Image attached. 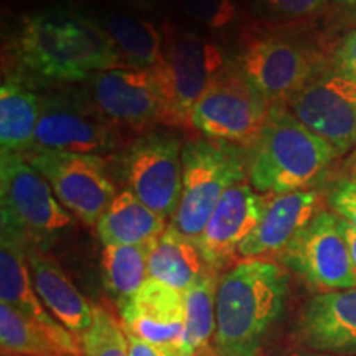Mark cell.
I'll list each match as a JSON object with an SVG mask.
<instances>
[{"label":"cell","instance_id":"cell-1","mask_svg":"<svg viewBox=\"0 0 356 356\" xmlns=\"http://www.w3.org/2000/svg\"><path fill=\"white\" fill-rule=\"evenodd\" d=\"M15 51L26 71L51 83H78L101 71L124 68L104 29L68 8L26 15L17 35Z\"/></svg>","mask_w":356,"mask_h":356},{"label":"cell","instance_id":"cell-2","mask_svg":"<svg viewBox=\"0 0 356 356\" xmlns=\"http://www.w3.org/2000/svg\"><path fill=\"white\" fill-rule=\"evenodd\" d=\"M287 297L289 274L277 262H238L218 280L213 346L222 356H259Z\"/></svg>","mask_w":356,"mask_h":356},{"label":"cell","instance_id":"cell-3","mask_svg":"<svg viewBox=\"0 0 356 356\" xmlns=\"http://www.w3.org/2000/svg\"><path fill=\"white\" fill-rule=\"evenodd\" d=\"M341 155L305 127L291 109L270 106L267 121L248 157V178L262 195L307 190Z\"/></svg>","mask_w":356,"mask_h":356},{"label":"cell","instance_id":"cell-4","mask_svg":"<svg viewBox=\"0 0 356 356\" xmlns=\"http://www.w3.org/2000/svg\"><path fill=\"white\" fill-rule=\"evenodd\" d=\"M181 197L168 229L197 243L225 191L248 177V160L234 144L197 139L184 145Z\"/></svg>","mask_w":356,"mask_h":356},{"label":"cell","instance_id":"cell-5","mask_svg":"<svg viewBox=\"0 0 356 356\" xmlns=\"http://www.w3.org/2000/svg\"><path fill=\"white\" fill-rule=\"evenodd\" d=\"M226 68L216 43L190 32L168 30L162 60L150 70L162 99V124L188 126L195 106Z\"/></svg>","mask_w":356,"mask_h":356},{"label":"cell","instance_id":"cell-6","mask_svg":"<svg viewBox=\"0 0 356 356\" xmlns=\"http://www.w3.org/2000/svg\"><path fill=\"white\" fill-rule=\"evenodd\" d=\"M0 200L2 228L15 231L26 246L43 249L73 225V215L24 154L0 157Z\"/></svg>","mask_w":356,"mask_h":356},{"label":"cell","instance_id":"cell-7","mask_svg":"<svg viewBox=\"0 0 356 356\" xmlns=\"http://www.w3.org/2000/svg\"><path fill=\"white\" fill-rule=\"evenodd\" d=\"M270 104L241 70L226 68L191 113L190 126L207 139L226 144H254Z\"/></svg>","mask_w":356,"mask_h":356},{"label":"cell","instance_id":"cell-8","mask_svg":"<svg viewBox=\"0 0 356 356\" xmlns=\"http://www.w3.org/2000/svg\"><path fill=\"white\" fill-rule=\"evenodd\" d=\"M275 257L280 266L323 292L356 289L353 259L332 211L320 210Z\"/></svg>","mask_w":356,"mask_h":356},{"label":"cell","instance_id":"cell-9","mask_svg":"<svg viewBox=\"0 0 356 356\" xmlns=\"http://www.w3.org/2000/svg\"><path fill=\"white\" fill-rule=\"evenodd\" d=\"M25 157L47 178L66 210L89 226L97 225L118 195L99 155L32 150Z\"/></svg>","mask_w":356,"mask_h":356},{"label":"cell","instance_id":"cell-10","mask_svg":"<svg viewBox=\"0 0 356 356\" xmlns=\"http://www.w3.org/2000/svg\"><path fill=\"white\" fill-rule=\"evenodd\" d=\"M184 147L170 132H149L129 145L124 173L129 190L145 207L170 221L181 197Z\"/></svg>","mask_w":356,"mask_h":356},{"label":"cell","instance_id":"cell-11","mask_svg":"<svg viewBox=\"0 0 356 356\" xmlns=\"http://www.w3.org/2000/svg\"><path fill=\"white\" fill-rule=\"evenodd\" d=\"M289 108L340 154L356 144V81L338 70L315 74L289 101Z\"/></svg>","mask_w":356,"mask_h":356},{"label":"cell","instance_id":"cell-12","mask_svg":"<svg viewBox=\"0 0 356 356\" xmlns=\"http://www.w3.org/2000/svg\"><path fill=\"white\" fill-rule=\"evenodd\" d=\"M121 137L91 104L50 97L43 99L33 150L102 155L114 152ZM32 152V150H30Z\"/></svg>","mask_w":356,"mask_h":356},{"label":"cell","instance_id":"cell-13","mask_svg":"<svg viewBox=\"0 0 356 356\" xmlns=\"http://www.w3.org/2000/svg\"><path fill=\"white\" fill-rule=\"evenodd\" d=\"M126 332L157 350L162 356H185V293L147 279L136 296L119 307Z\"/></svg>","mask_w":356,"mask_h":356},{"label":"cell","instance_id":"cell-14","mask_svg":"<svg viewBox=\"0 0 356 356\" xmlns=\"http://www.w3.org/2000/svg\"><path fill=\"white\" fill-rule=\"evenodd\" d=\"M88 102L114 126L140 129L162 122V99L152 71L111 68L89 78Z\"/></svg>","mask_w":356,"mask_h":356},{"label":"cell","instance_id":"cell-15","mask_svg":"<svg viewBox=\"0 0 356 356\" xmlns=\"http://www.w3.org/2000/svg\"><path fill=\"white\" fill-rule=\"evenodd\" d=\"M241 73L270 106L292 99L315 76L314 61L302 48L279 37H257L241 58Z\"/></svg>","mask_w":356,"mask_h":356},{"label":"cell","instance_id":"cell-16","mask_svg":"<svg viewBox=\"0 0 356 356\" xmlns=\"http://www.w3.org/2000/svg\"><path fill=\"white\" fill-rule=\"evenodd\" d=\"M269 195H262L248 181H239L225 191L208 221L197 246L213 273L228 266L239 244L256 228L264 215Z\"/></svg>","mask_w":356,"mask_h":356},{"label":"cell","instance_id":"cell-17","mask_svg":"<svg viewBox=\"0 0 356 356\" xmlns=\"http://www.w3.org/2000/svg\"><path fill=\"white\" fill-rule=\"evenodd\" d=\"M0 299L2 304L13 307L40 325L70 355L83 356L78 338L53 317L35 292L26 259V243L8 228H2L0 238Z\"/></svg>","mask_w":356,"mask_h":356},{"label":"cell","instance_id":"cell-18","mask_svg":"<svg viewBox=\"0 0 356 356\" xmlns=\"http://www.w3.org/2000/svg\"><path fill=\"white\" fill-rule=\"evenodd\" d=\"M296 332L305 350L356 355V289L312 297L300 312Z\"/></svg>","mask_w":356,"mask_h":356},{"label":"cell","instance_id":"cell-19","mask_svg":"<svg viewBox=\"0 0 356 356\" xmlns=\"http://www.w3.org/2000/svg\"><path fill=\"white\" fill-rule=\"evenodd\" d=\"M318 203L320 197L314 190L269 195L264 215L239 244L236 256L241 259H254L277 254L320 211Z\"/></svg>","mask_w":356,"mask_h":356},{"label":"cell","instance_id":"cell-20","mask_svg":"<svg viewBox=\"0 0 356 356\" xmlns=\"http://www.w3.org/2000/svg\"><path fill=\"white\" fill-rule=\"evenodd\" d=\"M26 259L40 300L53 317L79 340L91 327L95 307L43 249L26 246Z\"/></svg>","mask_w":356,"mask_h":356},{"label":"cell","instance_id":"cell-21","mask_svg":"<svg viewBox=\"0 0 356 356\" xmlns=\"http://www.w3.org/2000/svg\"><path fill=\"white\" fill-rule=\"evenodd\" d=\"M168 221L145 207L131 190H121L97 221L104 246H139L152 243L167 229Z\"/></svg>","mask_w":356,"mask_h":356},{"label":"cell","instance_id":"cell-22","mask_svg":"<svg viewBox=\"0 0 356 356\" xmlns=\"http://www.w3.org/2000/svg\"><path fill=\"white\" fill-rule=\"evenodd\" d=\"M43 99L19 79L7 78L0 86V145L2 154H29L35 136Z\"/></svg>","mask_w":356,"mask_h":356},{"label":"cell","instance_id":"cell-23","mask_svg":"<svg viewBox=\"0 0 356 356\" xmlns=\"http://www.w3.org/2000/svg\"><path fill=\"white\" fill-rule=\"evenodd\" d=\"M121 56L124 68L152 70L163 55V35L132 12H108L97 22Z\"/></svg>","mask_w":356,"mask_h":356},{"label":"cell","instance_id":"cell-24","mask_svg":"<svg viewBox=\"0 0 356 356\" xmlns=\"http://www.w3.org/2000/svg\"><path fill=\"white\" fill-rule=\"evenodd\" d=\"M211 270L197 243L167 229L154 239L149 252V279L186 292L204 273Z\"/></svg>","mask_w":356,"mask_h":356},{"label":"cell","instance_id":"cell-25","mask_svg":"<svg viewBox=\"0 0 356 356\" xmlns=\"http://www.w3.org/2000/svg\"><path fill=\"white\" fill-rule=\"evenodd\" d=\"M150 244L139 246H104L102 273L108 291L113 293L118 307L127 302L149 279Z\"/></svg>","mask_w":356,"mask_h":356},{"label":"cell","instance_id":"cell-26","mask_svg":"<svg viewBox=\"0 0 356 356\" xmlns=\"http://www.w3.org/2000/svg\"><path fill=\"white\" fill-rule=\"evenodd\" d=\"M0 350L2 356H73L40 325L7 304H0Z\"/></svg>","mask_w":356,"mask_h":356},{"label":"cell","instance_id":"cell-27","mask_svg":"<svg viewBox=\"0 0 356 356\" xmlns=\"http://www.w3.org/2000/svg\"><path fill=\"white\" fill-rule=\"evenodd\" d=\"M216 289L218 280L213 270L204 273L185 292L186 323H185V356L210 345L216 328Z\"/></svg>","mask_w":356,"mask_h":356},{"label":"cell","instance_id":"cell-28","mask_svg":"<svg viewBox=\"0 0 356 356\" xmlns=\"http://www.w3.org/2000/svg\"><path fill=\"white\" fill-rule=\"evenodd\" d=\"M79 343L83 356H131L122 323L104 307H95V318Z\"/></svg>","mask_w":356,"mask_h":356},{"label":"cell","instance_id":"cell-29","mask_svg":"<svg viewBox=\"0 0 356 356\" xmlns=\"http://www.w3.org/2000/svg\"><path fill=\"white\" fill-rule=\"evenodd\" d=\"M188 19L211 30L229 26L238 17L236 0H175Z\"/></svg>","mask_w":356,"mask_h":356},{"label":"cell","instance_id":"cell-30","mask_svg":"<svg viewBox=\"0 0 356 356\" xmlns=\"http://www.w3.org/2000/svg\"><path fill=\"white\" fill-rule=\"evenodd\" d=\"M330 0H259V3L274 15L284 19H302L323 10Z\"/></svg>","mask_w":356,"mask_h":356},{"label":"cell","instance_id":"cell-31","mask_svg":"<svg viewBox=\"0 0 356 356\" xmlns=\"http://www.w3.org/2000/svg\"><path fill=\"white\" fill-rule=\"evenodd\" d=\"M333 213L356 228V181L340 180L328 195Z\"/></svg>","mask_w":356,"mask_h":356},{"label":"cell","instance_id":"cell-32","mask_svg":"<svg viewBox=\"0 0 356 356\" xmlns=\"http://www.w3.org/2000/svg\"><path fill=\"white\" fill-rule=\"evenodd\" d=\"M333 68L356 81V30L341 40L333 56Z\"/></svg>","mask_w":356,"mask_h":356},{"label":"cell","instance_id":"cell-33","mask_svg":"<svg viewBox=\"0 0 356 356\" xmlns=\"http://www.w3.org/2000/svg\"><path fill=\"white\" fill-rule=\"evenodd\" d=\"M126 330V328H124ZM127 333V340H129V353L131 356H162L157 350H154L152 346L147 345L145 341L139 340L137 337H134L132 333Z\"/></svg>","mask_w":356,"mask_h":356},{"label":"cell","instance_id":"cell-34","mask_svg":"<svg viewBox=\"0 0 356 356\" xmlns=\"http://www.w3.org/2000/svg\"><path fill=\"white\" fill-rule=\"evenodd\" d=\"M111 2L129 8L131 12H154L157 8V0H111Z\"/></svg>","mask_w":356,"mask_h":356},{"label":"cell","instance_id":"cell-35","mask_svg":"<svg viewBox=\"0 0 356 356\" xmlns=\"http://www.w3.org/2000/svg\"><path fill=\"white\" fill-rule=\"evenodd\" d=\"M338 228H340L346 244H348L351 259H353V266H355V269H356V228H353V226H351L350 222H346L345 220H341V218H338Z\"/></svg>","mask_w":356,"mask_h":356},{"label":"cell","instance_id":"cell-36","mask_svg":"<svg viewBox=\"0 0 356 356\" xmlns=\"http://www.w3.org/2000/svg\"><path fill=\"white\" fill-rule=\"evenodd\" d=\"M287 356H345V355H330V353H318V351L302 350V351H292Z\"/></svg>","mask_w":356,"mask_h":356},{"label":"cell","instance_id":"cell-37","mask_svg":"<svg viewBox=\"0 0 356 356\" xmlns=\"http://www.w3.org/2000/svg\"><path fill=\"white\" fill-rule=\"evenodd\" d=\"M193 356H222V355L215 348V346H213V343H210V345L204 346V348L197 351Z\"/></svg>","mask_w":356,"mask_h":356},{"label":"cell","instance_id":"cell-38","mask_svg":"<svg viewBox=\"0 0 356 356\" xmlns=\"http://www.w3.org/2000/svg\"><path fill=\"white\" fill-rule=\"evenodd\" d=\"M22 2H29V3H38V6H51V3L63 2V0H22Z\"/></svg>","mask_w":356,"mask_h":356},{"label":"cell","instance_id":"cell-39","mask_svg":"<svg viewBox=\"0 0 356 356\" xmlns=\"http://www.w3.org/2000/svg\"><path fill=\"white\" fill-rule=\"evenodd\" d=\"M333 2H337V3H341V6L356 7V0H333Z\"/></svg>","mask_w":356,"mask_h":356},{"label":"cell","instance_id":"cell-40","mask_svg":"<svg viewBox=\"0 0 356 356\" xmlns=\"http://www.w3.org/2000/svg\"><path fill=\"white\" fill-rule=\"evenodd\" d=\"M355 173H356V162H355Z\"/></svg>","mask_w":356,"mask_h":356}]
</instances>
